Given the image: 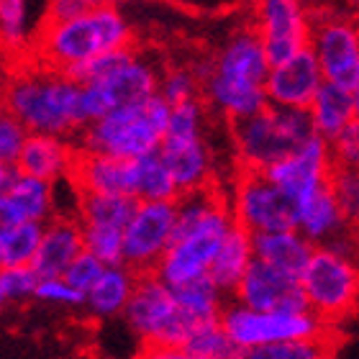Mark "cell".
Segmentation results:
<instances>
[{
    "mask_svg": "<svg viewBox=\"0 0 359 359\" xmlns=\"http://www.w3.org/2000/svg\"><path fill=\"white\" fill-rule=\"evenodd\" d=\"M3 108L15 113L29 131L80 136L88 118L83 83L54 67L31 60L3 77Z\"/></svg>",
    "mask_w": 359,
    "mask_h": 359,
    "instance_id": "obj_3",
    "label": "cell"
},
{
    "mask_svg": "<svg viewBox=\"0 0 359 359\" xmlns=\"http://www.w3.org/2000/svg\"><path fill=\"white\" fill-rule=\"evenodd\" d=\"M182 359H236L241 352L231 341V337L226 334L218 318L213 321H203L195 326L182 349H180Z\"/></svg>",
    "mask_w": 359,
    "mask_h": 359,
    "instance_id": "obj_32",
    "label": "cell"
},
{
    "mask_svg": "<svg viewBox=\"0 0 359 359\" xmlns=\"http://www.w3.org/2000/svg\"><path fill=\"white\" fill-rule=\"evenodd\" d=\"M3 193H6V198L11 201L21 221L46 224L49 218L57 216V185L49 180L15 170Z\"/></svg>",
    "mask_w": 359,
    "mask_h": 359,
    "instance_id": "obj_26",
    "label": "cell"
},
{
    "mask_svg": "<svg viewBox=\"0 0 359 359\" xmlns=\"http://www.w3.org/2000/svg\"><path fill=\"white\" fill-rule=\"evenodd\" d=\"M142 272H136L134 267H128L126 262L121 264H105L93 287L85 292V306L88 313L97 321H111L118 318L126 311L128 300L134 295L136 280Z\"/></svg>",
    "mask_w": 359,
    "mask_h": 359,
    "instance_id": "obj_22",
    "label": "cell"
},
{
    "mask_svg": "<svg viewBox=\"0 0 359 359\" xmlns=\"http://www.w3.org/2000/svg\"><path fill=\"white\" fill-rule=\"evenodd\" d=\"M159 151L172 170L180 195L213 185L216 151L208 139V105H203L201 97L170 108V123Z\"/></svg>",
    "mask_w": 359,
    "mask_h": 359,
    "instance_id": "obj_9",
    "label": "cell"
},
{
    "mask_svg": "<svg viewBox=\"0 0 359 359\" xmlns=\"http://www.w3.org/2000/svg\"><path fill=\"white\" fill-rule=\"evenodd\" d=\"M0 105H3V77H0Z\"/></svg>",
    "mask_w": 359,
    "mask_h": 359,
    "instance_id": "obj_49",
    "label": "cell"
},
{
    "mask_svg": "<svg viewBox=\"0 0 359 359\" xmlns=\"http://www.w3.org/2000/svg\"><path fill=\"white\" fill-rule=\"evenodd\" d=\"M308 46L316 54L326 80L346 88L359 83V23L352 13H313Z\"/></svg>",
    "mask_w": 359,
    "mask_h": 359,
    "instance_id": "obj_13",
    "label": "cell"
},
{
    "mask_svg": "<svg viewBox=\"0 0 359 359\" xmlns=\"http://www.w3.org/2000/svg\"><path fill=\"white\" fill-rule=\"evenodd\" d=\"M77 193H134V159L108 151L80 149L72 180Z\"/></svg>",
    "mask_w": 359,
    "mask_h": 359,
    "instance_id": "obj_21",
    "label": "cell"
},
{
    "mask_svg": "<svg viewBox=\"0 0 359 359\" xmlns=\"http://www.w3.org/2000/svg\"><path fill=\"white\" fill-rule=\"evenodd\" d=\"M123 321L147 354L151 357H177L195 326L203 321L187 313L175 295L172 285H167L154 272H142L136 280L134 295L123 311Z\"/></svg>",
    "mask_w": 359,
    "mask_h": 359,
    "instance_id": "obj_6",
    "label": "cell"
},
{
    "mask_svg": "<svg viewBox=\"0 0 359 359\" xmlns=\"http://www.w3.org/2000/svg\"><path fill=\"white\" fill-rule=\"evenodd\" d=\"M85 252V231L77 216H54L44 224L41 241L31 267L39 277L65 275L67 267Z\"/></svg>",
    "mask_w": 359,
    "mask_h": 359,
    "instance_id": "obj_20",
    "label": "cell"
},
{
    "mask_svg": "<svg viewBox=\"0 0 359 359\" xmlns=\"http://www.w3.org/2000/svg\"><path fill=\"white\" fill-rule=\"evenodd\" d=\"M103 269H105V264L100 262V259H97L93 252H88V249H85L83 255L77 257L75 262L67 267L65 277H67L69 283L75 285L77 290L88 292L90 287H93V283H95L97 277H100V272H103Z\"/></svg>",
    "mask_w": 359,
    "mask_h": 359,
    "instance_id": "obj_42",
    "label": "cell"
},
{
    "mask_svg": "<svg viewBox=\"0 0 359 359\" xmlns=\"http://www.w3.org/2000/svg\"><path fill=\"white\" fill-rule=\"evenodd\" d=\"M316 244L308 239L306 233L292 229H280V231L255 233V257L272 267L283 269L287 275L300 277L306 269L308 259L313 255Z\"/></svg>",
    "mask_w": 359,
    "mask_h": 359,
    "instance_id": "obj_25",
    "label": "cell"
},
{
    "mask_svg": "<svg viewBox=\"0 0 359 359\" xmlns=\"http://www.w3.org/2000/svg\"><path fill=\"white\" fill-rule=\"evenodd\" d=\"M134 46V26L118 6H93L72 18L39 26L29 57L46 67L72 72L83 62Z\"/></svg>",
    "mask_w": 359,
    "mask_h": 359,
    "instance_id": "obj_4",
    "label": "cell"
},
{
    "mask_svg": "<svg viewBox=\"0 0 359 359\" xmlns=\"http://www.w3.org/2000/svg\"><path fill=\"white\" fill-rule=\"evenodd\" d=\"M8 303V295H6V290H3V283H0V308L6 306Z\"/></svg>",
    "mask_w": 359,
    "mask_h": 359,
    "instance_id": "obj_48",
    "label": "cell"
},
{
    "mask_svg": "<svg viewBox=\"0 0 359 359\" xmlns=\"http://www.w3.org/2000/svg\"><path fill=\"white\" fill-rule=\"evenodd\" d=\"M218 321L231 337L241 357L280 341L313 339L331 331V326H326L311 311H257L233 298L224 306Z\"/></svg>",
    "mask_w": 359,
    "mask_h": 359,
    "instance_id": "obj_11",
    "label": "cell"
},
{
    "mask_svg": "<svg viewBox=\"0 0 359 359\" xmlns=\"http://www.w3.org/2000/svg\"><path fill=\"white\" fill-rule=\"evenodd\" d=\"M15 172V167L13 165H8L6 159L0 157V193L8 187V182H11V175Z\"/></svg>",
    "mask_w": 359,
    "mask_h": 359,
    "instance_id": "obj_45",
    "label": "cell"
},
{
    "mask_svg": "<svg viewBox=\"0 0 359 359\" xmlns=\"http://www.w3.org/2000/svg\"><path fill=\"white\" fill-rule=\"evenodd\" d=\"M295 229L306 233L316 247H321L334 241L346 229H352V224L346 221L344 210L339 208L331 187H323L295 208Z\"/></svg>",
    "mask_w": 359,
    "mask_h": 359,
    "instance_id": "obj_24",
    "label": "cell"
},
{
    "mask_svg": "<svg viewBox=\"0 0 359 359\" xmlns=\"http://www.w3.org/2000/svg\"><path fill=\"white\" fill-rule=\"evenodd\" d=\"M177 229V201H139L123 229V262L136 272H154Z\"/></svg>",
    "mask_w": 359,
    "mask_h": 359,
    "instance_id": "obj_14",
    "label": "cell"
},
{
    "mask_svg": "<svg viewBox=\"0 0 359 359\" xmlns=\"http://www.w3.org/2000/svg\"><path fill=\"white\" fill-rule=\"evenodd\" d=\"M236 221L224 190L216 185L190 190L177 198V229L165 257L154 267V275L167 285L208 275L218 247L224 244Z\"/></svg>",
    "mask_w": 359,
    "mask_h": 359,
    "instance_id": "obj_2",
    "label": "cell"
},
{
    "mask_svg": "<svg viewBox=\"0 0 359 359\" xmlns=\"http://www.w3.org/2000/svg\"><path fill=\"white\" fill-rule=\"evenodd\" d=\"M329 144H331V154H334V165L357 167L359 170V116L341 134L334 136Z\"/></svg>",
    "mask_w": 359,
    "mask_h": 359,
    "instance_id": "obj_41",
    "label": "cell"
},
{
    "mask_svg": "<svg viewBox=\"0 0 359 359\" xmlns=\"http://www.w3.org/2000/svg\"><path fill=\"white\" fill-rule=\"evenodd\" d=\"M308 108L267 103L252 116L231 121V147L241 170L264 172L313 136Z\"/></svg>",
    "mask_w": 359,
    "mask_h": 359,
    "instance_id": "obj_7",
    "label": "cell"
},
{
    "mask_svg": "<svg viewBox=\"0 0 359 359\" xmlns=\"http://www.w3.org/2000/svg\"><path fill=\"white\" fill-rule=\"evenodd\" d=\"M255 26L269 60L280 62L306 49L311 41L313 11L306 0H255Z\"/></svg>",
    "mask_w": 359,
    "mask_h": 359,
    "instance_id": "obj_15",
    "label": "cell"
},
{
    "mask_svg": "<svg viewBox=\"0 0 359 359\" xmlns=\"http://www.w3.org/2000/svg\"><path fill=\"white\" fill-rule=\"evenodd\" d=\"M308 116H311L316 134L323 136L326 142H331L334 136L341 134L359 116L354 90L346 88V85L323 80V85L318 88L311 105H308Z\"/></svg>",
    "mask_w": 359,
    "mask_h": 359,
    "instance_id": "obj_23",
    "label": "cell"
},
{
    "mask_svg": "<svg viewBox=\"0 0 359 359\" xmlns=\"http://www.w3.org/2000/svg\"><path fill=\"white\" fill-rule=\"evenodd\" d=\"M159 95L165 97L170 105L198 100L203 95L201 69L172 67L167 69V72H162V77H159Z\"/></svg>",
    "mask_w": 359,
    "mask_h": 359,
    "instance_id": "obj_35",
    "label": "cell"
},
{
    "mask_svg": "<svg viewBox=\"0 0 359 359\" xmlns=\"http://www.w3.org/2000/svg\"><path fill=\"white\" fill-rule=\"evenodd\" d=\"M136 201H177L180 187L167 167L162 151L134 157V193Z\"/></svg>",
    "mask_w": 359,
    "mask_h": 359,
    "instance_id": "obj_29",
    "label": "cell"
},
{
    "mask_svg": "<svg viewBox=\"0 0 359 359\" xmlns=\"http://www.w3.org/2000/svg\"><path fill=\"white\" fill-rule=\"evenodd\" d=\"M39 272L31 264H15V267H0V283L6 290L8 300H26L34 298L39 285Z\"/></svg>",
    "mask_w": 359,
    "mask_h": 359,
    "instance_id": "obj_40",
    "label": "cell"
},
{
    "mask_svg": "<svg viewBox=\"0 0 359 359\" xmlns=\"http://www.w3.org/2000/svg\"><path fill=\"white\" fill-rule=\"evenodd\" d=\"M134 195L121 193H77V218L83 226L126 229L136 208Z\"/></svg>",
    "mask_w": 359,
    "mask_h": 359,
    "instance_id": "obj_28",
    "label": "cell"
},
{
    "mask_svg": "<svg viewBox=\"0 0 359 359\" xmlns=\"http://www.w3.org/2000/svg\"><path fill=\"white\" fill-rule=\"evenodd\" d=\"M329 187L337 198L339 208L344 210L346 221L352 226L359 224V170L357 167L334 165Z\"/></svg>",
    "mask_w": 359,
    "mask_h": 359,
    "instance_id": "obj_36",
    "label": "cell"
},
{
    "mask_svg": "<svg viewBox=\"0 0 359 359\" xmlns=\"http://www.w3.org/2000/svg\"><path fill=\"white\" fill-rule=\"evenodd\" d=\"M231 298L257 311H308L300 277L287 275L257 257L231 292Z\"/></svg>",
    "mask_w": 359,
    "mask_h": 359,
    "instance_id": "obj_17",
    "label": "cell"
},
{
    "mask_svg": "<svg viewBox=\"0 0 359 359\" xmlns=\"http://www.w3.org/2000/svg\"><path fill=\"white\" fill-rule=\"evenodd\" d=\"M341 3H344L346 13H352L354 18H359V0H341Z\"/></svg>",
    "mask_w": 359,
    "mask_h": 359,
    "instance_id": "obj_46",
    "label": "cell"
},
{
    "mask_svg": "<svg viewBox=\"0 0 359 359\" xmlns=\"http://www.w3.org/2000/svg\"><path fill=\"white\" fill-rule=\"evenodd\" d=\"M252 262H255V233L236 224L224 239V244L218 247L208 275L226 295H231Z\"/></svg>",
    "mask_w": 359,
    "mask_h": 359,
    "instance_id": "obj_27",
    "label": "cell"
},
{
    "mask_svg": "<svg viewBox=\"0 0 359 359\" xmlns=\"http://www.w3.org/2000/svg\"><path fill=\"white\" fill-rule=\"evenodd\" d=\"M85 249L103 264L123 262V229H105V226H83Z\"/></svg>",
    "mask_w": 359,
    "mask_h": 359,
    "instance_id": "obj_37",
    "label": "cell"
},
{
    "mask_svg": "<svg viewBox=\"0 0 359 359\" xmlns=\"http://www.w3.org/2000/svg\"><path fill=\"white\" fill-rule=\"evenodd\" d=\"M34 298L41 300V303H49V306H60V308H83L85 306V292L77 290L75 285L69 283L65 275L41 277L36 285Z\"/></svg>",
    "mask_w": 359,
    "mask_h": 359,
    "instance_id": "obj_38",
    "label": "cell"
},
{
    "mask_svg": "<svg viewBox=\"0 0 359 359\" xmlns=\"http://www.w3.org/2000/svg\"><path fill=\"white\" fill-rule=\"evenodd\" d=\"M95 6H121L123 0H93Z\"/></svg>",
    "mask_w": 359,
    "mask_h": 359,
    "instance_id": "obj_47",
    "label": "cell"
},
{
    "mask_svg": "<svg viewBox=\"0 0 359 359\" xmlns=\"http://www.w3.org/2000/svg\"><path fill=\"white\" fill-rule=\"evenodd\" d=\"M95 3L93 0H49L46 3V21H60V18H72V15H80L83 11L93 8Z\"/></svg>",
    "mask_w": 359,
    "mask_h": 359,
    "instance_id": "obj_43",
    "label": "cell"
},
{
    "mask_svg": "<svg viewBox=\"0 0 359 359\" xmlns=\"http://www.w3.org/2000/svg\"><path fill=\"white\" fill-rule=\"evenodd\" d=\"M300 285L311 313L326 326L344 321L359 308V257L321 244L300 272Z\"/></svg>",
    "mask_w": 359,
    "mask_h": 359,
    "instance_id": "obj_10",
    "label": "cell"
},
{
    "mask_svg": "<svg viewBox=\"0 0 359 359\" xmlns=\"http://www.w3.org/2000/svg\"><path fill=\"white\" fill-rule=\"evenodd\" d=\"M172 290L180 303H182V308L193 318H198V321L221 318V311L226 306V292L213 283L210 275L195 277V280H187L182 285H175Z\"/></svg>",
    "mask_w": 359,
    "mask_h": 359,
    "instance_id": "obj_31",
    "label": "cell"
},
{
    "mask_svg": "<svg viewBox=\"0 0 359 359\" xmlns=\"http://www.w3.org/2000/svg\"><path fill=\"white\" fill-rule=\"evenodd\" d=\"M41 231H44V224L39 221H18L6 233H0V267L34 262Z\"/></svg>",
    "mask_w": 359,
    "mask_h": 359,
    "instance_id": "obj_33",
    "label": "cell"
},
{
    "mask_svg": "<svg viewBox=\"0 0 359 359\" xmlns=\"http://www.w3.org/2000/svg\"><path fill=\"white\" fill-rule=\"evenodd\" d=\"M329 334L313 337V339L280 341V344L257 349V352L247 354V357H252V359H321V357H329V354L334 352V341H331Z\"/></svg>",
    "mask_w": 359,
    "mask_h": 359,
    "instance_id": "obj_34",
    "label": "cell"
},
{
    "mask_svg": "<svg viewBox=\"0 0 359 359\" xmlns=\"http://www.w3.org/2000/svg\"><path fill=\"white\" fill-rule=\"evenodd\" d=\"M357 233H359V224H357Z\"/></svg>",
    "mask_w": 359,
    "mask_h": 359,
    "instance_id": "obj_50",
    "label": "cell"
},
{
    "mask_svg": "<svg viewBox=\"0 0 359 359\" xmlns=\"http://www.w3.org/2000/svg\"><path fill=\"white\" fill-rule=\"evenodd\" d=\"M357 23H359V18H357Z\"/></svg>",
    "mask_w": 359,
    "mask_h": 359,
    "instance_id": "obj_51",
    "label": "cell"
},
{
    "mask_svg": "<svg viewBox=\"0 0 359 359\" xmlns=\"http://www.w3.org/2000/svg\"><path fill=\"white\" fill-rule=\"evenodd\" d=\"M77 157H80V144L75 142V136L31 131L23 144L21 157L15 162V170L60 185L72 180Z\"/></svg>",
    "mask_w": 359,
    "mask_h": 359,
    "instance_id": "obj_19",
    "label": "cell"
},
{
    "mask_svg": "<svg viewBox=\"0 0 359 359\" xmlns=\"http://www.w3.org/2000/svg\"><path fill=\"white\" fill-rule=\"evenodd\" d=\"M21 218H18V213L13 210V205H11V201L6 198V193H0V233H6L8 229L13 224H18Z\"/></svg>",
    "mask_w": 359,
    "mask_h": 359,
    "instance_id": "obj_44",
    "label": "cell"
},
{
    "mask_svg": "<svg viewBox=\"0 0 359 359\" xmlns=\"http://www.w3.org/2000/svg\"><path fill=\"white\" fill-rule=\"evenodd\" d=\"M331 172H334L331 144L318 134H313L295 151H290L287 157H283L280 162L264 170V175L277 187H283L285 195L295 203V208L318 190L329 187Z\"/></svg>",
    "mask_w": 359,
    "mask_h": 359,
    "instance_id": "obj_16",
    "label": "cell"
},
{
    "mask_svg": "<svg viewBox=\"0 0 359 359\" xmlns=\"http://www.w3.org/2000/svg\"><path fill=\"white\" fill-rule=\"evenodd\" d=\"M34 36L29 0H0V54L18 60L31 52Z\"/></svg>",
    "mask_w": 359,
    "mask_h": 359,
    "instance_id": "obj_30",
    "label": "cell"
},
{
    "mask_svg": "<svg viewBox=\"0 0 359 359\" xmlns=\"http://www.w3.org/2000/svg\"><path fill=\"white\" fill-rule=\"evenodd\" d=\"M170 108L172 105L159 93L142 103L116 108L100 118L90 121L77 136V144L80 149L108 151L128 159L159 151L170 123Z\"/></svg>",
    "mask_w": 359,
    "mask_h": 359,
    "instance_id": "obj_8",
    "label": "cell"
},
{
    "mask_svg": "<svg viewBox=\"0 0 359 359\" xmlns=\"http://www.w3.org/2000/svg\"><path fill=\"white\" fill-rule=\"evenodd\" d=\"M67 75L83 83V108L90 123L116 108L154 97L159 93L162 72L157 69V62L128 46L93 57Z\"/></svg>",
    "mask_w": 359,
    "mask_h": 359,
    "instance_id": "obj_5",
    "label": "cell"
},
{
    "mask_svg": "<svg viewBox=\"0 0 359 359\" xmlns=\"http://www.w3.org/2000/svg\"><path fill=\"white\" fill-rule=\"evenodd\" d=\"M233 221L252 233L280 231L295 226V203L259 170H239L226 193Z\"/></svg>",
    "mask_w": 359,
    "mask_h": 359,
    "instance_id": "obj_12",
    "label": "cell"
},
{
    "mask_svg": "<svg viewBox=\"0 0 359 359\" xmlns=\"http://www.w3.org/2000/svg\"><path fill=\"white\" fill-rule=\"evenodd\" d=\"M272 67L267 49L255 29H239L218 46L201 67L203 97L221 118L239 121L269 103L267 72Z\"/></svg>",
    "mask_w": 359,
    "mask_h": 359,
    "instance_id": "obj_1",
    "label": "cell"
},
{
    "mask_svg": "<svg viewBox=\"0 0 359 359\" xmlns=\"http://www.w3.org/2000/svg\"><path fill=\"white\" fill-rule=\"evenodd\" d=\"M29 134L31 131L23 126V121L15 113H11L8 108L0 105V157L6 159L8 165L15 167Z\"/></svg>",
    "mask_w": 359,
    "mask_h": 359,
    "instance_id": "obj_39",
    "label": "cell"
},
{
    "mask_svg": "<svg viewBox=\"0 0 359 359\" xmlns=\"http://www.w3.org/2000/svg\"><path fill=\"white\" fill-rule=\"evenodd\" d=\"M323 69L311 46L295 52L287 60L272 62L267 72V100L285 108H308L323 85Z\"/></svg>",
    "mask_w": 359,
    "mask_h": 359,
    "instance_id": "obj_18",
    "label": "cell"
}]
</instances>
